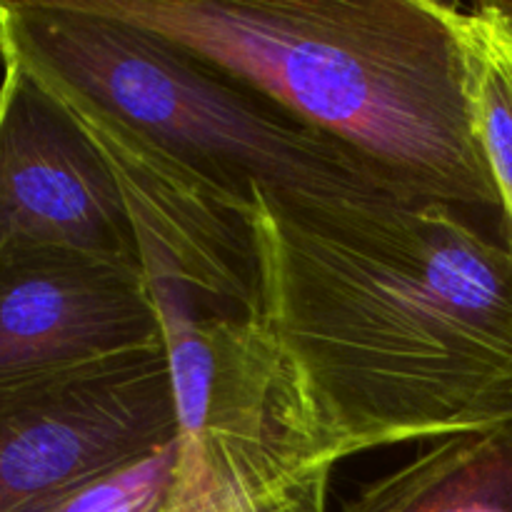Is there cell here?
Instances as JSON below:
<instances>
[{"instance_id": "7a4b0ae2", "label": "cell", "mask_w": 512, "mask_h": 512, "mask_svg": "<svg viewBox=\"0 0 512 512\" xmlns=\"http://www.w3.org/2000/svg\"><path fill=\"white\" fill-rule=\"evenodd\" d=\"M163 38L345 145L403 193L503 200L475 130L465 58L438 0H83Z\"/></svg>"}, {"instance_id": "52a82bcc", "label": "cell", "mask_w": 512, "mask_h": 512, "mask_svg": "<svg viewBox=\"0 0 512 512\" xmlns=\"http://www.w3.org/2000/svg\"><path fill=\"white\" fill-rule=\"evenodd\" d=\"M68 250L140 265L108 163L78 120L18 65L0 80V255Z\"/></svg>"}, {"instance_id": "30bf717a", "label": "cell", "mask_w": 512, "mask_h": 512, "mask_svg": "<svg viewBox=\"0 0 512 512\" xmlns=\"http://www.w3.org/2000/svg\"><path fill=\"white\" fill-rule=\"evenodd\" d=\"M465 58L470 110L503 200V240L512 248V28L498 3H443Z\"/></svg>"}, {"instance_id": "8992f818", "label": "cell", "mask_w": 512, "mask_h": 512, "mask_svg": "<svg viewBox=\"0 0 512 512\" xmlns=\"http://www.w3.org/2000/svg\"><path fill=\"white\" fill-rule=\"evenodd\" d=\"M43 88L108 163L138 235L145 275L183 288L208 315L260 318L250 193L200 173L83 95Z\"/></svg>"}, {"instance_id": "ba28073f", "label": "cell", "mask_w": 512, "mask_h": 512, "mask_svg": "<svg viewBox=\"0 0 512 512\" xmlns=\"http://www.w3.org/2000/svg\"><path fill=\"white\" fill-rule=\"evenodd\" d=\"M163 345L140 265L68 250L0 255V380Z\"/></svg>"}, {"instance_id": "8fae6325", "label": "cell", "mask_w": 512, "mask_h": 512, "mask_svg": "<svg viewBox=\"0 0 512 512\" xmlns=\"http://www.w3.org/2000/svg\"><path fill=\"white\" fill-rule=\"evenodd\" d=\"M500 13H503V18L508 20V25L512 28V3H498Z\"/></svg>"}, {"instance_id": "3957f363", "label": "cell", "mask_w": 512, "mask_h": 512, "mask_svg": "<svg viewBox=\"0 0 512 512\" xmlns=\"http://www.w3.org/2000/svg\"><path fill=\"white\" fill-rule=\"evenodd\" d=\"M0 58L83 95L238 193L258 185L320 203L413 198L268 98L83 0L0 3Z\"/></svg>"}, {"instance_id": "6da1fadb", "label": "cell", "mask_w": 512, "mask_h": 512, "mask_svg": "<svg viewBox=\"0 0 512 512\" xmlns=\"http://www.w3.org/2000/svg\"><path fill=\"white\" fill-rule=\"evenodd\" d=\"M260 323L343 458L503 425L512 248L425 198L298 200L250 185Z\"/></svg>"}, {"instance_id": "7c38bea8", "label": "cell", "mask_w": 512, "mask_h": 512, "mask_svg": "<svg viewBox=\"0 0 512 512\" xmlns=\"http://www.w3.org/2000/svg\"><path fill=\"white\" fill-rule=\"evenodd\" d=\"M510 423H512V413H510Z\"/></svg>"}, {"instance_id": "5b68a950", "label": "cell", "mask_w": 512, "mask_h": 512, "mask_svg": "<svg viewBox=\"0 0 512 512\" xmlns=\"http://www.w3.org/2000/svg\"><path fill=\"white\" fill-rule=\"evenodd\" d=\"M178 430L165 345L0 380V512H50Z\"/></svg>"}, {"instance_id": "9c48e42d", "label": "cell", "mask_w": 512, "mask_h": 512, "mask_svg": "<svg viewBox=\"0 0 512 512\" xmlns=\"http://www.w3.org/2000/svg\"><path fill=\"white\" fill-rule=\"evenodd\" d=\"M340 512H512V423L430 443Z\"/></svg>"}, {"instance_id": "277c9868", "label": "cell", "mask_w": 512, "mask_h": 512, "mask_svg": "<svg viewBox=\"0 0 512 512\" xmlns=\"http://www.w3.org/2000/svg\"><path fill=\"white\" fill-rule=\"evenodd\" d=\"M178 435L100 480L88 512H328L343 453L260 318H220L150 283Z\"/></svg>"}]
</instances>
